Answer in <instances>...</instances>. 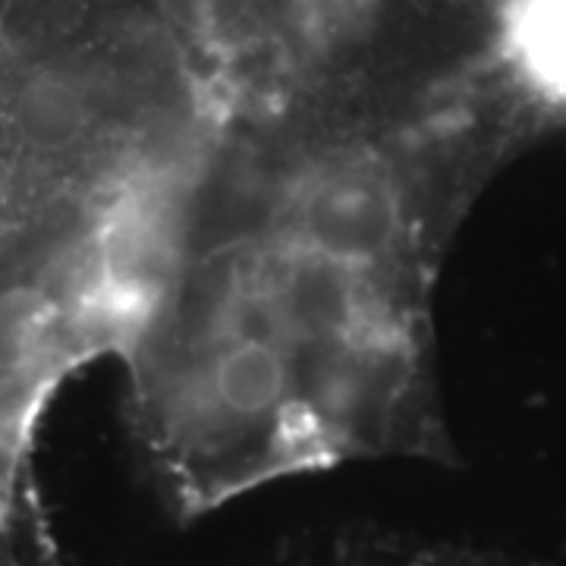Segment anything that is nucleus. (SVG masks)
I'll use <instances>...</instances> for the list:
<instances>
[{"label": "nucleus", "mask_w": 566, "mask_h": 566, "mask_svg": "<svg viewBox=\"0 0 566 566\" xmlns=\"http://www.w3.org/2000/svg\"><path fill=\"white\" fill-rule=\"evenodd\" d=\"M516 151L482 129L211 136L120 356L180 516L359 460H444L434 286Z\"/></svg>", "instance_id": "nucleus-1"}]
</instances>
